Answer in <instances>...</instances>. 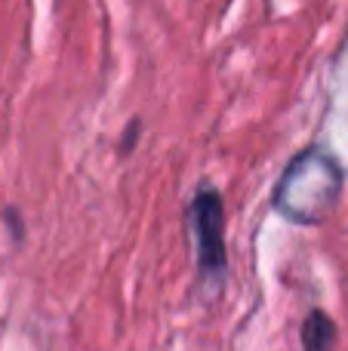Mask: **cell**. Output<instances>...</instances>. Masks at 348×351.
Wrapping results in <instances>:
<instances>
[{"instance_id": "cell-2", "label": "cell", "mask_w": 348, "mask_h": 351, "mask_svg": "<svg viewBox=\"0 0 348 351\" xmlns=\"http://www.w3.org/2000/svg\"><path fill=\"white\" fill-rule=\"evenodd\" d=\"M188 228L195 241L197 274L207 284H219L228 271L225 243V204L216 188H201L188 206Z\"/></svg>"}, {"instance_id": "cell-3", "label": "cell", "mask_w": 348, "mask_h": 351, "mask_svg": "<svg viewBox=\"0 0 348 351\" xmlns=\"http://www.w3.org/2000/svg\"><path fill=\"white\" fill-rule=\"evenodd\" d=\"M336 348V324L321 308H312L302 321V351H333Z\"/></svg>"}, {"instance_id": "cell-1", "label": "cell", "mask_w": 348, "mask_h": 351, "mask_svg": "<svg viewBox=\"0 0 348 351\" xmlns=\"http://www.w3.org/2000/svg\"><path fill=\"white\" fill-rule=\"evenodd\" d=\"M343 188L345 173L339 160L321 148H306L290 160L284 176L277 179L271 206L287 222L314 228L330 219V213L343 197Z\"/></svg>"}]
</instances>
